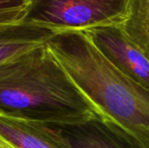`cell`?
Masks as SVG:
<instances>
[{"mask_svg":"<svg viewBox=\"0 0 149 148\" xmlns=\"http://www.w3.org/2000/svg\"><path fill=\"white\" fill-rule=\"evenodd\" d=\"M0 114L54 126L100 118L47 44L0 65Z\"/></svg>","mask_w":149,"mask_h":148,"instance_id":"6da1fadb","label":"cell"},{"mask_svg":"<svg viewBox=\"0 0 149 148\" xmlns=\"http://www.w3.org/2000/svg\"><path fill=\"white\" fill-rule=\"evenodd\" d=\"M131 0H33L24 22L61 32L121 26Z\"/></svg>","mask_w":149,"mask_h":148,"instance_id":"3957f363","label":"cell"},{"mask_svg":"<svg viewBox=\"0 0 149 148\" xmlns=\"http://www.w3.org/2000/svg\"><path fill=\"white\" fill-rule=\"evenodd\" d=\"M47 46L104 122L125 132L149 131V90L116 67L86 33H56Z\"/></svg>","mask_w":149,"mask_h":148,"instance_id":"7a4b0ae2","label":"cell"},{"mask_svg":"<svg viewBox=\"0 0 149 148\" xmlns=\"http://www.w3.org/2000/svg\"><path fill=\"white\" fill-rule=\"evenodd\" d=\"M113 128L127 141V143L131 148H149V131L125 132L116 127H113Z\"/></svg>","mask_w":149,"mask_h":148,"instance_id":"30bf717a","label":"cell"},{"mask_svg":"<svg viewBox=\"0 0 149 148\" xmlns=\"http://www.w3.org/2000/svg\"><path fill=\"white\" fill-rule=\"evenodd\" d=\"M0 138L10 148H70L52 125L0 114Z\"/></svg>","mask_w":149,"mask_h":148,"instance_id":"5b68a950","label":"cell"},{"mask_svg":"<svg viewBox=\"0 0 149 148\" xmlns=\"http://www.w3.org/2000/svg\"><path fill=\"white\" fill-rule=\"evenodd\" d=\"M55 34L49 28L26 22L0 24V65L45 45Z\"/></svg>","mask_w":149,"mask_h":148,"instance_id":"52a82bcc","label":"cell"},{"mask_svg":"<svg viewBox=\"0 0 149 148\" xmlns=\"http://www.w3.org/2000/svg\"><path fill=\"white\" fill-rule=\"evenodd\" d=\"M121 28L149 59V0H131Z\"/></svg>","mask_w":149,"mask_h":148,"instance_id":"ba28073f","label":"cell"},{"mask_svg":"<svg viewBox=\"0 0 149 148\" xmlns=\"http://www.w3.org/2000/svg\"><path fill=\"white\" fill-rule=\"evenodd\" d=\"M97 49L128 77L149 90V59L120 26L86 31Z\"/></svg>","mask_w":149,"mask_h":148,"instance_id":"277c9868","label":"cell"},{"mask_svg":"<svg viewBox=\"0 0 149 148\" xmlns=\"http://www.w3.org/2000/svg\"><path fill=\"white\" fill-rule=\"evenodd\" d=\"M0 148H10V147L8 146V145L6 144V143L4 142V141L2 140L1 138H0Z\"/></svg>","mask_w":149,"mask_h":148,"instance_id":"8fae6325","label":"cell"},{"mask_svg":"<svg viewBox=\"0 0 149 148\" xmlns=\"http://www.w3.org/2000/svg\"><path fill=\"white\" fill-rule=\"evenodd\" d=\"M29 4L26 0H0V24L24 22Z\"/></svg>","mask_w":149,"mask_h":148,"instance_id":"9c48e42d","label":"cell"},{"mask_svg":"<svg viewBox=\"0 0 149 148\" xmlns=\"http://www.w3.org/2000/svg\"><path fill=\"white\" fill-rule=\"evenodd\" d=\"M54 127L70 148H131L127 141L102 118Z\"/></svg>","mask_w":149,"mask_h":148,"instance_id":"8992f818","label":"cell"},{"mask_svg":"<svg viewBox=\"0 0 149 148\" xmlns=\"http://www.w3.org/2000/svg\"><path fill=\"white\" fill-rule=\"evenodd\" d=\"M26 2H29V3H30V2H31V1H33V0H26Z\"/></svg>","mask_w":149,"mask_h":148,"instance_id":"7c38bea8","label":"cell"}]
</instances>
